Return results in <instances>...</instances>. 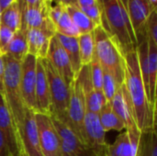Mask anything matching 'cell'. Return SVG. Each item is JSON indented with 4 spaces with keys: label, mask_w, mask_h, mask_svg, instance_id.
<instances>
[{
    "label": "cell",
    "mask_w": 157,
    "mask_h": 156,
    "mask_svg": "<svg viewBox=\"0 0 157 156\" xmlns=\"http://www.w3.org/2000/svg\"><path fill=\"white\" fill-rule=\"evenodd\" d=\"M3 60L5 66L3 97L18 136L19 129L28 110L24 103L20 89L21 63L14 60L6 54L3 55Z\"/></svg>",
    "instance_id": "cell-3"
},
{
    "label": "cell",
    "mask_w": 157,
    "mask_h": 156,
    "mask_svg": "<svg viewBox=\"0 0 157 156\" xmlns=\"http://www.w3.org/2000/svg\"><path fill=\"white\" fill-rule=\"evenodd\" d=\"M46 59L63 78L66 84L70 86V84L75 78V74L73 71L68 55L66 54L55 35L51 40Z\"/></svg>",
    "instance_id": "cell-13"
},
{
    "label": "cell",
    "mask_w": 157,
    "mask_h": 156,
    "mask_svg": "<svg viewBox=\"0 0 157 156\" xmlns=\"http://www.w3.org/2000/svg\"><path fill=\"white\" fill-rule=\"evenodd\" d=\"M127 10L135 36L144 27L149 16L157 10L148 0H121Z\"/></svg>",
    "instance_id": "cell-17"
},
{
    "label": "cell",
    "mask_w": 157,
    "mask_h": 156,
    "mask_svg": "<svg viewBox=\"0 0 157 156\" xmlns=\"http://www.w3.org/2000/svg\"><path fill=\"white\" fill-rule=\"evenodd\" d=\"M16 0H0V11L6 9L8 6H10Z\"/></svg>",
    "instance_id": "cell-38"
},
{
    "label": "cell",
    "mask_w": 157,
    "mask_h": 156,
    "mask_svg": "<svg viewBox=\"0 0 157 156\" xmlns=\"http://www.w3.org/2000/svg\"><path fill=\"white\" fill-rule=\"evenodd\" d=\"M148 98L149 102L156 108L157 86V44L148 41Z\"/></svg>",
    "instance_id": "cell-19"
},
{
    "label": "cell",
    "mask_w": 157,
    "mask_h": 156,
    "mask_svg": "<svg viewBox=\"0 0 157 156\" xmlns=\"http://www.w3.org/2000/svg\"><path fill=\"white\" fill-rule=\"evenodd\" d=\"M86 113L85 95L80 80L76 76L70 84V96L67 109V123L86 144L84 120ZM88 148V147H87Z\"/></svg>",
    "instance_id": "cell-6"
},
{
    "label": "cell",
    "mask_w": 157,
    "mask_h": 156,
    "mask_svg": "<svg viewBox=\"0 0 157 156\" xmlns=\"http://www.w3.org/2000/svg\"><path fill=\"white\" fill-rule=\"evenodd\" d=\"M90 81L93 88L96 91L102 92V81H103V68L96 56H94L91 63L88 64Z\"/></svg>",
    "instance_id": "cell-30"
},
{
    "label": "cell",
    "mask_w": 157,
    "mask_h": 156,
    "mask_svg": "<svg viewBox=\"0 0 157 156\" xmlns=\"http://www.w3.org/2000/svg\"><path fill=\"white\" fill-rule=\"evenodd\" d=\"M89 156H96V155H94V154H90V155ZM101 156H108V154H104V155H101Z\"/></svg>",
    "instance_id": "cell-42"
},
{
    "label": "cell",
    "mask_w": 157,
    "mask_h": 156,
    "mask_svg": "<svg viewBox=\"0 0 157 156\" xmlns=\"http://www.w3.org/2000/svg\"><path fill=\"white\" fill-rule=\"evenodd\" d=\"M44 1H45V3L48 4L49 6H52V3L53 1H56V0H44Z\"/></svg>",
    "instance_id": "cell-41"
},
{
    "label": "cell",
    "mask_w": 157,
    "mask_h": 156,
    "mask_svg": "<svg viewBox=\"0 0 157 156\" xmlns=\"http://www.w3.org/2000/svg\"><path fill=\"white\" fill-rule=\"evenodd\" d=\"M55 31L31 29L27 30L28 52L37 59H46L52 38Z\"/></svg>",
    "instance_id": "cell-18"
},
{
    "label": "cell",
    "mask_w": 157,
    "mask_h": 156,
    "mask_svg": "<svg viewBox=\"0 0 157 156\" xmlns=\"http://www.w3.org/2000/svg\"><path fill=\"white\" fill-rule=\"evenodd\" d=\"M141 30L144 31L149 42L157 44V10H155L149 16Z\"/></svg>",
    "instance_id": "cell-32"
},
{
    "label": "cell",
    "mask_w": 157,
    "mask_h": 156,
    "mask_svg": "<svg viewBox=\"0 0 157 156\" xmlns=\"http://www.w3.org/2000/svg\"><path fill=\"white\" fill-rule=\"evenodd\" d=\"M55 31L58 34L67 36V37H78L80 35L78 29L75 26L74 22L72 21L70 16L68 15L66 11V6H65V11L63 13V15L60 17L58 21L54 25Z\"/></svg>",
    "instance_id": "cell-29"
},
{
    "label": "cell",
    "mask_w": 157,
    "mask_h": 156,
    "mask_svg": "<svg viewBox=\"0 0 157 156\" xmlns=\"http://www.w3.org/2000/svg\"><path fill=\"white\" fill-rule=\"evenodd\" d=\"M95 56L102 68L110 73L121 87L125 79V58L114 38L103 28L98 26L94 31Z\"/></svg>",
    "instance_id": "cell-4"
},
{
    "label": "cell",
    "mask_w": 157,
    "mask_h": 156,
    "mask_svg": "<svg viewBox=\"0 0 157 156\" xmlns=\"http://www.w3.org/2000/svg\"><path fill=\"white\" fill-rule=\"evenodd\" d=\"M108 156H138L139 146L131 142L128 133L122 132L119 134L113 144H109Z\"/></svg>",
    "instance_id": "cell-21"
},
{
    "label": "cell",
    "mask_w": 157,
    "mask_h": 156,
    "mask_svg": "<svg viewBox=\"0 0 157 156\" xmlns=\"http://www.w3.org/2000/svg\"><path fill=\"white\" fill-rule=\"evenodd\" d=\"M84 133L86 144L90 153L96 156L107 154L109 144L106 142V132L103 130L98 114L86 112L84 120Z\"/></svg>",
    "instance_id": "cell-10"
},
{
    "label": "cell",
    "mask_w": 157,
    "mask_h": 156,
    "mask_svg": "<svg viewBox=\"0 0 157 156\" xmlns=\"http://www.w3.org/2000/svg\"><path fill=\"white\" fill-rule=\"evenodd\" d=\"M8 156H21V155H20V154H17V155H10V154H9Z\"/></svg>",
    "instance_id": "cell-43"
},
{
    "label": "cell",
    "mask_w": 157,
    "mask_h": 156,
    "mask_svg": "<svg viewBox=\"0 0 157 156\" xmlns=\"http://www.w3.org/2000/svg\"><path fill=\"white\" fill-rule=\"evenodd\" d=\"M76 6L97 26L102 25V10L99 0H77Z\"/></svg>",
    "instance_id": "cell-27"
},
{
    "label": "cell",
    "mask_w": 157,
    "mask_h": 156,
    "mask_svg": "<svg viewBox=\"0 0 157 156\" xmlns=\"http://www.w3.org/2000/svg\"><path fill=\"white\" fill-rule=\"evenodd\" d=\"M120 88L113 75L108 71L103 69V81H102V93L107 102H110L115 96L117 90Z\"/></svg>",
    "instance_id": "cell-31"
},
{
    "label": "cell",
    "mask_w": 157,
    "mask_h": 156,
    "mask_svg": "<svg viewBox=\"0 0 157 156\" xmlns=\"http://www.w3.org/2000/svg\"><path fill=\"white\" fill-rule=\"evenodd\" d=\"M76 76L80 80L82 87H83L86 112L98 114L102 106L107 102V100L104 97L102 92L96 91L93 88L91 81H90L88 65L83 66Z\"/></svg>",
    "instance_id": "cell-16"
},
{
    "label": "cell",
    "mask_w": 157,
    "mask_h": 156,
    "mask_svg": "<svg viewBox=\"0 0 157 156\" xmlns=\"http://www.w3.org/2000/svg\"><path fill=\"white\" fill-rule=\"evenodd\" d=\"M17 2L21 14V28L27 30L37 29L55 31L54 25L49 17V8L52 6L43 4L39 6H30L18 0Z\"/></svg>",
    "instance_id": "cell-12"
},
{
    "label": "cell",
    "mask_w": 157,
    "mask_h": 156,
    "mask_svg": "<svg viewBox=\"0 0 157 156\" xmlns=\"http://www.w3.org/2000/svg\"><path fill=\"white\" fill-rule=\"evenodd\" d=\"M4 60H3V55L0 53V93L3 95L4 94Z\"/></svg>",
    "instance_id": "cell-35"
},
{
    "label": "cell",
    "mask_w": 157,
    "mask_h": 156,
    "mask_svg": "<svg viewBox=\"0 0 157 156\" xmlns=\"http://www.w3.org/2000/svg\"><path fill=\"white\" fill-rule=\"evenodd\" d=\"M21 156H43L35 120V112L28 109L18 131Z\"/></svg>",
    "instance_id": "cell-9"
},
{
    "label": "cell",
    "mask_w": 157,
    "mask_h": 156,
    "mask_svg": "<svg viewBox=\"0 0 157 156\" xmlns=\"http://www.w3.org/2000/svg\"><path fill=\"white\" fill-rule=\"evenodd\" d=\"M149 2H150V4L152 5V6H154L155 7H156L157 8V0H148Z\"/></svg>",
    "instance_id": "cell-40"
},
{
    "label": "cell",
    "mask_w": 157,
    "mask_h": 156,
    "mask_svg": "<svg viewBox=\"0 0 157 156\" xmlns=\"http://www.w3.org/2000/svg\"><path fill=\"white\" fill-rule=\"evenodd\" d=\"M0 24L7 27L13 32L17 31L21 28V14L17 0L1 11Z\"/></svg>",
    "instance_id": "cell-25"
},
{
    "label": "cell",
    "mask_w": 157,
    "mask_h": 156,
    "mask_svg": "<svg viewBox=\"0 0 157 156\" xmlns=\"http://www.w3.org/2000/svg\"><path fill=\"white\" fill-rule=\"evenodd\" d=\"M98 115L99 118L100 124L105 132H108L112 130L117 131H122L123 130H125V125L123 121L114 112L109 102H106L102 106Z\"/></svg>",
    "instance_id": "cell-23"
},
{
    "label": "cell",
    "mask_w": 157,
    "mask_h": 156,
    "mask_svg": "<svg viewBox=\"0 0 157 156\" xmlns=\"http://www.w3.org/2000/svg\"><path fill=\"white\" fill-rule=\"evenodd\" d=\"M35 97H36L37 112L51 115L52 113L51 96H50L48 77L46 74L43 59L37 60Z\"/></svg>",
    "instance_id": "cell-15"
},
{
    "label": "cell",
    "mask_w": 157,
    "mask_h": 156,
    "mask_svg": "<svg viewBox=\"0 0 157 156\" xmlns=\"http://www.w3.org/2000/svg\"><path fill=\"white\" fill-rule=\"evenodd\" d=\"M9 153L7 150V146L6 144V141L2 135V133L0 132V156H8Z\"/></svg>",
    "instance_id": "cell-36"
},
{
    "label": "cell",
    "mask_w": 157,
    "mask_h": 156,
    "mask_svg": "<svg viewBox=\"0 0 157 156\" xmlns=\"http://www.w3.org/2000/svg\"><path fill=\"white\" fill-rule=\"evenodd\" d=\"M138 156H157L156 130L142 133Z\"/></svg>",
    "instance_id": "cell-28"
},
{
    "label": "cell",
    "mask_w": 157,
    "mask_h": 156,
    "mask_svg": "<svg viewBox=\"0 0 157 156\" xmlns=\"http://www.w3.org/2000/svg\"><path fill=\"white\" fill-rule=\"evenodd\" d=\"M14 33L15 32H13L7 27L0 24V53L2 55L6 53V50L14 36Z\"/></svg>",
    "instance_id": "cell-33"
},
{
    "label": "cell",
    "mask_w": 157,
    "mask_h": 156,
    "mask_svg": "<svg viewBox=\"0 0 157 156\" xmlns=\"http://www.w3.org/2000/svg\"><path fill=\"white\" fill-rule=\"evenodd\" d=\"M6 54L20 63L25 59V57L29 54L27 29L20 28L17 31L14 33V36L8 45Z\"/></svg>",
    "instance_id": "cell-22"
},
{
    "label": "cell",
    "mask_w": 157,
    "mask_h": 156,
    "mask_svg": "<svg viewBox=\"0 0 157 156\" xmlns=\"http://www.w3.org/2000/svg\"><path fill=\"white\" fill-rule=\"evenodd\" d=\"M0 132L2 133L10 155L20 154L18 136L3 95L0 93Z\"/></svg>",
    "instance_id": "cell-14"
},
{
    "label": "cell",
    "mask_w": 157,
    "mask_h": 156,
    "mask_svg": "<svg viewBox=\"0 0 157 156\" xmlns=\"http://www.w3.org/2000/svg\"><path fill=\"white\" fill-rule=\"evenodd\" d=\"M125 79L136 123L142 133L156 130V108L149 102L147 92L141 75L136 50L125 56Z\"/></svg>",
    "instance_id": "cell-1"
},
{
    "label": "cell",
    "mask_w": 157,
    "mask_h": 156,
    "mask_svg": "<svg viewBox=\"0 0 157 156\" xmlns=\"http://www.w3.org/2000/svg\"><path fill=\"white\" fill-rule=\"evenodd\" d=\"M102 26L114 38L124 56L136 50L137 40L121 0H99Z\"/></svg>",
    "instance_id": "cell-2"
},
{
    "label": "cell",
    "mask_w": 157,
    "mask_h": 156,
    "mask_svg": "<svg viewBox=\"0 0 157 156\" xmlns=\"http://www.w3.org/2000/svg\"><path fill=\"white\" fill-rule=\"evenodd\" d=\"M65 11V6L60 3H57L54 6H51L49 8V17L53 25L58 21L60 17L63 15V13Z\"/></svg>",
    "instance_id": "cell-34"
},
{
    "label": "cell",
    "mask_w": 157,
    "mask_h": 156,
    "mask_svg": "<svg viewBox=\"0 0 157 156\" xmlns=\"http://www.w3.org/2000/svg\"><path fill=\"white\" fill-rule=\"evenodd\" d=\"M43 63L48 77L52 113L53 115L67 123V109L70 96V86L66 84L63 78L58 74L54 67L49 63L47 59H43Z\"/></svg>",
    "instance_id": "cell-5"
},
{
    "label": "cell",
    "mask_w": 157,
    "mask_h": 156,
    "mask_svg": "<svg viewBox=\"0 0 157 156\" xmlns=\"http://www.w3.org/2000/svg\"><path fill=\"white\" fill-rule=\"evenodd\" d=\"M37 58L28 54L20 64V89L24 103L28 109L37 112L35 86Z\"/></svg>",
    "instance_id": "cell-11"
},
{
    "label": "cell",
    "mask_w": 157,
    "mask_h": 156,
    "mask_svg": "<svg viewBox=\"0 0 157 156\" xmlns=\"http://www.w3.org/2000/svg\"><path fill=\"white\" fill-rule=\"evenodd\" d=\"M57 40H59L60 44L65 51L70 63L72 64L73 71L76 75L80 72L82 68L81 61H80V54H79V45H78V37H67L58 33H55Z\"/></svg>",
    "instance_id": "cell-20"
},
{
    "label": "cell",
    "mask_w": 157,
    "mask_h": 156,
    "mask_svg": "<svg viewBox=\"0 0 157 156\" xmlns=\"http://www.w3.org/2000/svg\"><path fill=\"white\" fill-rule=\"evenodd\" d=\"M18 1L26 4L27 6H39L43 4H46L44 0H18Z\"/></svg>",
    "instance_id": "cell-37"
},
{
    "label": "cell",
    "mask_w": 157,
    "mask_h": 156,
    "mask_svg": "<svg viewBox=\"0 0 157 156\" xmlns=\"http://www.w3.org/2000/svg\"><path fill=\"white\" fill-rule=\"evenodd\" d=\"M59 136L63 156H89L87 146L65 122L53 115H50Z\"/></svg>",
    "instance_id": "cell-8"
},
{
    "label": "cell",
    "mask_w": 157,
    "mask_h": 156,
    "mask_svg": "<svg viewBox=\"0 0 157 156\" xmlns=\"http://www.w3.org/2000/svg\"><path fill=\"white\" fill-rule=\"evenodd\" d=\"M79 54L82 67L88 65L95 56V40L93 32L78 36Z\"/></svg>",
    "instance_id": "cell-26"
},
{
    "label": "cell",
    "mask_w": 157,
    "mask_h": 156,
    "mask_svg": "<svg viewBox=\"0 0 157 156\" xmlns=\"http://www.w3.org/2000/svg\"><path fill=\"white\" fill-rule=\"evenodd\" d=\"M66 11L80 34L93 32L98 27L76 5L66 6Z\"/></svg>",
    "instance_id": "cell-24"
},
{
    "label": "cell",
    "mask_w": 157,
    "mask_h": 156,
    "mask_svg": "<svg viewBox=\"0 0 157 156\" xmlns=\"http://www.w3.org/2000/svg\"><path fill=\"white\" fill-rule=\"evenodd\" d=\"M35 120L42 155L63 156L59 136L51 116L35 112Z\"/></svg>",
    "instance_id": "cell-7"
},
{
    "label": "cell",
    "mask_w": 157,
    "mask_h": 156,
    "mask_svg": "<svg viewBox=\"0 0 157 156\" xmlns=\"http://www.w3.org/2000/svg\"><path fill=\"white\" fill-rule=\"evenodd\" d=\"M57 3H60L63 5L64 6H74L77 5V0H56Z\"/></svg>",
    "instance_id": "cell-39"
}]
</instances>
